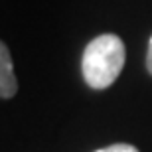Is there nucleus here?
<instances>
[{
	"mask_svg": "<svg viewBox=\"0 0 152 152\" xmlns=\"http://www.w3.org/2000/svg\"><path fill=\"white\" fill-rule=\"evenodd\" d=\"M126 50L124 42L115 34H101L93 38L83 50L81 71L91 89H107L118 79L124 67Z\"/></svg>",
	"mask_w": 152,
	"mask_h": 152,
	"instance_id": "f257e3e1",
	"label": "nucleus"
},
{
	"mask_svg": "<svg viewBox=\"0 0 152 152\" xmlns=\"http://www.w3.org/2000/svg\"><path fill=\"white\" fill-rule=\"evenodd\" d=\"M18 91V81L14 75V65H12V56L8 45L2 42L0 44V97L2 99H12Z\"/></svg>",
	"mask_w": 152,
	"mask_h": 152,
	"instance_id": "f03ea898",
	"label": "nucleus"
},
{
	"mask_svg": "<svg viewBox=\"0 0 152 152\" xmlns=\"http://www.w3.org/2000/svg\"><path fill=\"white\" fill-rule=\"evenodd\" d=\"M95 152H138V148H134L132 144H126V142H117L107 148H99Z\"/></svg>",
	"mask_w": 152,
	"mask_h": 152,
	"instance_id": "7ed1b4c3",
	"label": "nucleus"
},
{
	"mask_svg": "<svg viewBox=\"0 0 152 152\" xmlns=\"http://www.w3.org/2000/svg\"><path fill=\"white\" fill-rule=\"evenodd\" d=\"M146 69H148V73L152 75V36L148 39V50H146Z\"/></svg>",
	"mask_w": 152,
	"mask_h": 152,
	"instance_id": "20e7f679",
	"label": "nucleus"
}]
</instances>
